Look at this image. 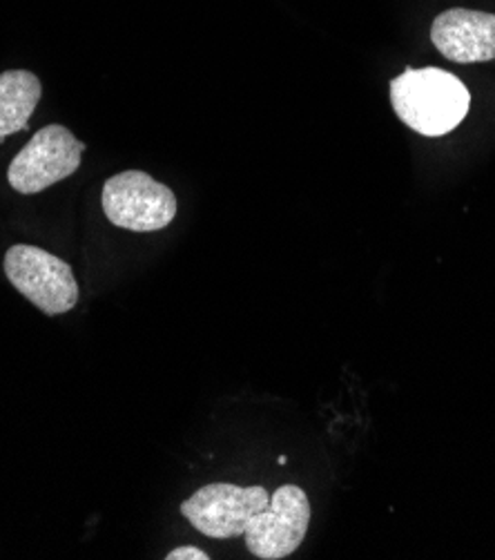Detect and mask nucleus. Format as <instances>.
<instances>
[{
  "mask_svg": "<svg viewBox=\"0 0 495 560\" xmlns=\"http://www.w3.org/2000/svg\"><path fill=\"white\" fill-rule=\"evenodd\" d=\"M396 115L424 137H443L469 115L471 94L464 83L445 70H406L391 81Z\"/></svg>",
  "mask_w": 495,
  "mask_h": 560,
  "instance_id": "1",
  "label": "nucleus"
},
{
  "mask_svg": "<svg viewBox=\"0 0 495 560\" xmlns=\"http://www.w3.org/2000/svg\"><path fill=\"white\" fill-rule=\"evenodd\" d=\"M3 266L10 284L45 315H63L76 306V277L61 257L36 246L16 244L8 250Z\"/></svg>",
  "mask_w": 495,
  "mask_h": 560,
  "instance_id": "2",
  "label": "nucleus"
},
{
  "mask_svg": "<svg viewBox=\"0 0 495 560\" xmlns=\"http://www.w3.org/2000/svg\"><path fill=\"white\" fill-rule=\"evenodd\" d=\"M101 203L109 223L132 233L163 231L177 217L175 192L141 171L109 177L103 184Z\"/></svg>",
  "mask_w": 495,
  "mask_h": 560,
  "instance_id": "3",
  "label": "nucleus"
},
{
  "mask_svg": "<svg viewBox=\"0 0 495 560\" xmlns=\"http://www.w3.org/2000/svg\"><path fill=\"white\" fill-rule=\"evenodd\" d=\"M270 505L266 487H239L231 482H212L181 502V514L208 538L226 540L244 536L250 518Z\"/></svg>",
  "mask_w": 495,
  "mask_h": 560,
  "instance_id": "4",
  "label": "nucleus"
},
{
  "mask_svg": "<svg viewBox=\"0 0 495 560\" xmlns=\"http://www.w3.org/2000/svg\"><path fill=\"white\" fill-rule=\"evenodd\" d=\"M83 152L85 143L66 126H45L10 163V186L21 195L43 192L72 177L79 171Z\"/></svg>",
  "mask_w": 495,
  "mask_h": 560,
  "instance_id": "5",
  "label": "nucleus"
},
{
  "mask_svg": "<svg viewBox=\"0 0 495 560\" xmlns=\"http://www.w3.org/2000/svg\"><path fill=\"white\" fill-rule=\"evenodd\" d=\"M310 525V502L302 487L282 485L268 510L255 514L246 527V547L261 560H280L299 549Z\"/></svg>",
  "mask_w": 495,
  "mask_h": 560,
  "instance_id": "6",
  "label": "nucleus"
},
{
  "mask_svg": "<svg viewBox=\"0 0 495 560\" xmlns=\"http://www.w3.org/2000/svg\"><path fill=\"white\" fill-rule=\"evenodd\" d=\"M437 51L456 63H484L495 59V14L449 10L431 27Z\"/></svg>",
  "mask_w": 495,
  "mask_h": 560,
  "instance_id": "7",
  "label": "nucleus"
},
{
  "mask_svg": "<svg viewBox=\"0 0 495 560\" xmlns=\"http://www.w3.org/2000/svg\"><path fill=\"white\" fill-rule=\"evenodd\" d=\"M40 94L43 85L34 72L10 70L0 74V139L27 128Z\"/></svg>",
  "mask_w": 495,
  "mask_h": 560,
  "instance_id": "8",
  "label": "nucleus"
},
{
  "mask_svg": "<svg viewBox=\"0 0 495 560\" xmlns=\"http://www.w3.org/2000/svg\"><path fill=\"white\" fill-rule=\"evenodd\" d=\"M165 558H168V560H210V556H208L203 549L190 547V545L173 549Z\"/></svg>",
  "mask_w": 495,
  "mask_h": 560,
  "instance_id": "9",
  "label": "nucleus"
},
{
  "mask_svg": "<svg viewBox=\"0 0 495 560\" xmlns=\"http://www.w3.org/2000/svg\"><path fill=\"white\" fill-rule=\"evenodd\" d=\"M286 460H288L286 456H280V458H278V463H280V465H286Z\"/></svg>",
  "mask_w": 495,
  "mask_h": 560,
  "instance_id": "10",
  "label": "nucleus"
}]
</instances>
